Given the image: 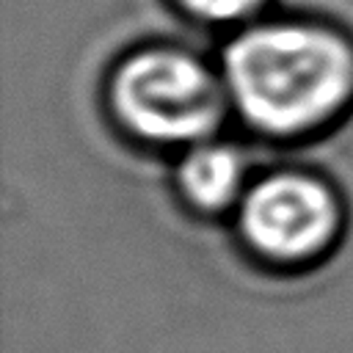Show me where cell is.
Returning <instances> with one entry per match:
<instances>
[{
    "mask_svg": "<svg viewBox=\"0 0 353 353\" xmlns=\"http://www.w3.org/2000/svg\"><path fill=\"white\" fill-rule=\"evenodd\" d=\"M190 14L212 22H234L254 14L265 0H179Z\"/></svg>",
    "mask_w": 353,
    "mask_h": 353,
    "instance_id": "5",
    "label": "cell"
},
{
    "mask_svg": "<svg viewBox=\"0 0 353 353\" xmlns=\"http://www.w3.org/2000/svg\"><path fill=\"white\" fill-rule=\"evenodd\" d=\"M342 226V210L328 185L284 171L256 182L240 201V234L265 262L301 268L325 256Z\"/></svg>",
    "mask_w": 353,
    "mask_h": 353,
    "instance_id": "3",
    "label": "cell"
},
{
    "mask_svg": "<svg viewBox=\"0 0 353 353\" xmlns=\"http://www.w3.org/2000/svg\"><path fill=\"white\" fill-rule=\"evenodd\" d=\"M223 80L254 127L298 135L336 116L353 97V50L323 28L262 25L226 47Z\"/></svg>",
    "mask_w": 353,
    "mask_h": 353,
    "instance_id": "1",
    "label": "cell"
},
{
    "mask_svg": "<svg viewBox=\"0 0 353 353\" xmlns=\"http://www.w3.org/2000/svg\"><path fill=\"white\" fill-rule=\"evenodd\" d=\"M243 157L223 143H193L176 168L182 196L201 212L226 210L243 188Z\"/></svg>",
    "mask_w": 353,
    "mask_h": 353,
    "instance_id": "4",
    "label": "cell"
},
{
    "mask_svg": "<svg viewBox=\"0 0 353 353\" xmlns=\"http://www.w3.org/2000/svg\"><path fill=\"white\" fill-rule=\"evenodd\" d=\"M124 124L157 143H201L223 119V85L196 58L174 50L138 52L113 77Z\"/></svg>",
    "mask_w": 353,
    "mask_h": 353,
    "instance_id": "2",
    "label": "cell"
}]
</instances>
